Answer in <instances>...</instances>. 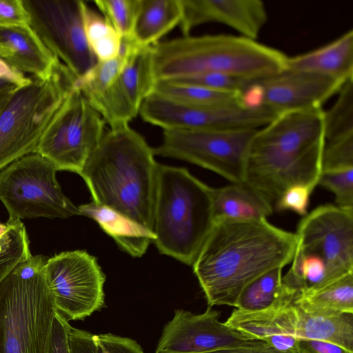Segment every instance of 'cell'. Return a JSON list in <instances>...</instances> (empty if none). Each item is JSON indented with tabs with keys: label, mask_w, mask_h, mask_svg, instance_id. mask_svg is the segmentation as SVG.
Segmentation results:
<instances>
[{
	"label": "cell",
	"mask_w": 353,
	"mask_h": 353,
	"mask_svg": "<svg viewBox=\"0 0 353 353\" xmlns=\"http://www.w3.org/2000/svg\"><path fill=\"white\" fill-rule=\"evenodd\" d=\"M296 245L295 233L267 219L214 222L192 265L208 306L236 307L250 283L292 262Z\"/></svg>",
	"instance_id": "cell-1"
},
{
	"label": "cell",
	"mask_w": 353,
	"mask_h": 353,
	"mask_svg": "<svg viewBox=\"0 0 353 353\" xmlns=\"http://www.w3.org/2000/svg\"><path fill=\"white\" fill-rule=\"evenodd\" d=\"M325 144L322 108L278 114L256 132L244 182L272 205L289 187L319 183Z\"/></svg>",
	"instance_id": "cell-2"
},
{
	"label": "cell",
	"mask_w": 353,
	"mask_h": 353,
	"mask_svg": "<svg viewBox=\"0 0 353 353\" xmlns=\"http://www.w3.org/2000/svg\"><path fill=\"white\" fill-rule=\"evenodd\" d=\"M154 156L153 148L129 125L110 129L79 175L93 202L152 232L159 165Z\"/></svg>",
	"instance_id": "cell-3"
},
{
	"label": "cell",
	"mask_w": 353,
	"mask_h": 353,
	"mask_svg": "<svg viewBox=\"0 0 353 353\" xmlns=\"http://www.w3.org/2000/svg\"><path fill=\"white\" fill-rule=\"evenodd\" d=\"M156 79L219 73L260 79L285 68L282 52L241 36H183L152 46Z\"/></svg>",
	"instance_id": "cell-4"
},
{
	"label": "cell",
	"mask_w": 353,
	"mask_h": 353,
	"mask_svg": "<svg viewBox=\"0 0 353 353\" xmlns=\"http://www.w3.org/2000/svg\"><path fill=\"white\" fill-rule=\"evenodd\" d=\"M214 224L212 188L185 168L159 164L152 222L159 251L192 265Z\"/></svg>",
	"instance_id": "cell-5"
},
{
	"label": "cell",
	"mask_w": 353,
	"mask_h": 353,
	"mask_svg": "<svg viewBox=\"0 0 353 353\" xmlns=\"http://www.w3.org/2000/svg\"><path fill=\"white\" fill-rule=\"evenodd\" d=\"M47 259L31 256L0 283V353H46L57 311L45 279Z\"/></svg>",
	"instance_id": "cell-6"
},
{
	"label": "cell",
	"mask_w": 353,
	"mask_h": 353,
	"mask_svg": "<svg viewBox=\"0 0 353 353\" xmlns=\"http://www.w3.org/2000/svg\"><path fill=\"white\" fill-rule=\"evenodd\" d=\"M77 77L60 60L45 79L16 89L0 112V170L37 147Z\"/></svg>",
	"instance_id": "cell-7"
},
{
	"label": "cell",
	"mask_w": 353,
	"mask_h": 353,
	"mask_svg": "<svg viewBox=\"0 0 353 353\" xmlns=\"http://www.w3.org/2000/svg\"><path fill=\"white\" fill-rule=\"evenodd\" d=\"M56 167L34 152L0 170V201L10 220L68 219L81 215L79 208L63 193Z\"/></svg>",
	"instance_id": "cell-8"
},
{
	"label": "cell",
	"mask_w": 353,
	"mask_h": 353,
	"mask_svg": "<svg viewBox=\"0 0 353 353\" xmlns=\"http://www.w3.org/2000/svg\"><path fill=\"white\" fill-rule=\"evenodd\" d=\"M105 123L75 84L50 120L36 152L58 171L79 174L104 134Z\"/></svg>",
	"instance_id": "cell-9"
},
{
	"label": "cell",
	"mask_w": 353,
	"mask_h": 353,
	"mask_svg": "<svg viewBox=\"0 0 353 353\" xmlns=\"http://www.w3.org/2000/svg\"><path fill=\"white\" fill-rule=\"evenodd\" d=\"M258 130H163L162 141L153 152L210 170L231 183H241Z\"/></svg>",
	"instance_id": "cell-10"
},
{
	"label": "cell",
	"mask_w": 353,
	"mask_h": 353,
	"mask_svg": "<svg viewBox=\"0 0 353 353\" xmlns=\"http://www.w3.org/2000/svg\"><path fill=\"white\" fill-rule=\"evenodd\" d=\"M29 25L46 48L77 77L97 62L84 32L81 0H22Z\"/></svg>",
	"instance_id": "cell-11"
},
{
	"label": "cell",
	"mask_w": 353,
	"mask_h": 353,
	"mask_svg": "<svg viewBox=\"0 0 353 353\" xmlns=\"http://www.w3.org/2000/svg\"><path fill=\"white\" fill-rule=\"evenodd\" d=\"M44 276L56 309L68 321L82 320L103 307L105 276L97 259L85 251L48 259Z\"/></svg>",
	"instance_id": "cell-12"
},
{
	"label": "cell",
	"mask_w": 353,
	"mask_h": 353,
	"mask_svg": "<svg viewBox=\"0 0 353 353\" xmlns=\"http://www.w3.org/2000/svg\"><path fill=\"white\" fill-rule=\"evenodd\" d=\"M294 254L323 267L333 280L353 272V210L321 205L299 222Z\"/></svg>",
	"instance_id": "cell-13"
},
{
	"label": "cell",
	"mask_w": 353,
	"mask_h": 353,
	"mask_svg": "<svg viewBox=\"0 0 353 353\" xmlns=\"http://www.w3.org/2000/svg\"><path fill=\"white\" fill-rule=\"evenodd\" d=\"M139 114L163 130H230L260 129L278 114L263 107L243 103L211 106L184 105L152 93L142 103Z\"/></svg>",
	"instance_id": "cell-14"
},
{
	"label": "cell",
	"mask_w": 353,
	"mask_h": 353,
	"mask_svg": "<svg viewBox=\"0 0 353 353\" xmlns=\"http://www.w3.org/2000/svg\"><path fill=\"white\" fill-rule=\"evenodd\" d=\"M219 316L210 306L201 314L176 310L163 328L154 353H210L259 341L220 322Z\"/></svg>",
	"instance_id": "cell-15"
},
{
	"label": "cell",
	"mask_w": 353,
	"mask_h": 353,
	"mask_svg": "<svg viewBox=\"0 0 353 353\" xmlns=\"http://www.w3.org/2000/svg\"><path fill=\"white\" fill-rule=\"evenodd\" d=\"M157 81L151 46L139 48L114 81L101 94L88 99L110 129L129 125Z\"/></svg>",
	"instance_id": "cell-16"
},
{
	"label": "cell",
	"mask_w": 353,
	"mask_h": 353,
	"mask_svg": "<svg viewBox=\"0 0 353 353\" xmlns=\"http://www.w3.org/2000/svg\"><path fill=\"white\" fill-rule=\"evenodd\" d=\"M344 83L316 74L284 69L256 80L255 86L259 94V105L279 114L322 108Z\"/></svg>",
	"instance_id": "cell-17"
},
{
	"label": "cell",
	"mask_w": 353,
	"mask_h": 353,
	"mask_svg": "<svg viewBox=\"0 0 353 353\" xmlns=\"http://www.w3.org/2000/svg\"><path fill=\"white\" fill-rule=\"evenodd\" d=\"M182 16L179 24L183 36L207 23L227 26L241 37L256 40L268 21L260 0H181Z\"/></svg>",
	"instance_id": "cell-18"
},
{
	"label": "cell",
	"mask_w": 353,
	"mask_h": 353,
	"mask_svg": "<svg viewBox=\"0 0 353 353\" xmlns=\"http://www.w3.org/2000/svg\"><path fill=\"white\" fill-rule=\"evenodd\" d=\"M297 294L296 291L283 284L280 294L270 306L256 310L236 308L224 323L254 340L263 341L279 334L297 337L294 303Z\"/></svg>",
	"instance_id": "cell-19"
},
{
	"label": "cell",
	"mask_w": 353,
	"mask_h": 353,
	"mask_svg": "<svg viewBox=\"0 0 353 353\" xmlns=\"http://www.w3.org/2000/svg\"><path fill=\"white\" fill-rule=\"evenodd\" d=\"M0 60L33 77H49L59 61L30 25L0 26Z\"/></svg>",
	"instance_id": "cell-20"
},
{
	"label": "cell",
	"mask_w": 353,
	"mask_h": 353,
	"mask_svg": "<svg viewBox=\"0 0 353 353\" xmlns=\"http://www.w3.org/2000/svg\"><path fill=\"white\" fill-rule=\"evenodd\" d=\"M343 82L353 78V30L312 51L288 57L285 68Z\"/></svg>",
	"instance_id": "cell-21"
},
{
	"label": "cell",
	"mask_w": 353,
	"mask_h": 353,
	"mask_svg": "<svg viewBox=\"0 0 353 353\" xmlns=\"http://www.w3.org/2000/svg\"><path fill=\"white\" fill-rule=\"evenodd\" d=\"M212 205L214 222L266 219L273 212L272 204L244 181L212 188Z\"/></svg>",
	"instance_id": "cell-22"
},
{
	"label": "cell",
	"mask_w": 353,
	"mask_h": 353,
	"mask_svg": "<svg viewBox=\"0 0 353 353\" xmlns=\"http://www.w3.org/2000/svg\"><path fill=\"white\" fill-rule=\"evenodd\" d=\"M78 208L81 215L98 223L103 231L132 256H141L155 239L152 232L108 208L93 201Z\"/></svg>",
	"instance_id": "cell-23"
},
{
	"label": "cell",
	"mask_w": 353,
	"mask_h": 353,
	"mask_svg": "<svg viewBox=\"0 0 353 353\" xmlns=\"http://www.w3.org/2000/svg\"><path fill=\"white\" fill-rule=\"evenodd\" d=\"M181 0H139L132 39L141 48L151 46L179 26Z\"/></svg>",
	"instance_id": "cell-24"
},
{
	"label": "cell",
	"mask_w": 353,
	"mask_h": 353,
	"mask_svg": "<svg viewBox=\"0 0 353 353\" xmlns=\"http://www.w3.org/2000/svg\"><path fill=\"white\" fill-rule=\"evenodd\" d=\"M295 306L299 339L329 342L353 352V313L312 314Z\"/></svg>",
	"instance_id": "cell-25"
},
{
	"label": "cell",
	"mask_w": 353,
	"mask_h": 353,
	"mask_svg": "<svg viewBox=\"0 0 353 353\" xmlns=\"http://www.w3.org/2000/svg\"><path fill=\"white\" fill-rule=\"evenodd\" d=\"M294 303L312 314L353 313V272L319 289L298 294Z\"/></svg>",
	"instance_id": "cell-26"
},
{
	"label": "cell",
	"mask_w": 353,
	"mask_h": 353,
	"mask_svg": "<svg viewBox=\"0 0 353 353\" xmlns=\"http://www.w3.org/2000/svg\"><path fill=\"white\" fill-rule=\"evenodd\" d=\"M152 93L171 101L194 106L243 103L240 93L219 91L168 80H157Z\"/></svg>",
	"instance_id": "cell-27"
},
{
	"label": "cell",
	"mask_w": 353,
	"mask_h": 353,
	"mask_svg": "<svg viewBox=\"0 0 353 353\" xmlns=\"http://www.w3.org/2000/svg\"><path fill=\"white\" fill-rule=\"evenodd\" d=\"M139 48L131 38L121 37L118 56L109 60L97 61L85 74L77 79V87L87 99L99 95L114 81L130 57Z\"/></svg>",
	"instance_id": "cell-28"
},
{
	"label": "cell",
	"mask_w": 353,
	"mask_h": 353,
	"mask_svg": "<svg viewBox=\"0 0 353 353\" xmlns=\"http://www.w3.org/2000/svg\"><path fill=\"white\" fill-rule=\"evenodd\" d=\"M83 26L88 46L97 61H105L118 56L121 37L112 25L85 2Z\"/></svg>",
	"instance_id": "cell-29"
},
{
	"label": "cell",
	"mask_w": 353,
	"mask_h": 353,
	"mask_svg": "<svg viewBox=\"0 0 353 353\" xmlns=\"http://www.w3.org/2000/svg\"><path fill=\"white\" fill-rule=\"evenodd\" d=\"M70 353H144L134 340L112 334H94L70 326Z\"/></svg>",
	"instance_id": "cell-30"
},
{
	"label": "cell",
	"mask_w": 353,
	"mask_h": 353,
	"mask_svg": "<svg viewBox=\"0 0 353 353\" xmlns=\"http://www.w3.org/2000/svg\"><path fill=\"white\" fill-rule=\"evenodd\" d=\"M332 106L323 110L325 141L353 135V78L346 81Z\"/></svg>",
	"instance_id": "cell-31"
},
{
	"label": "cell",
	"mask_w": 353,
	"mask_h": 353,
	"mask_svg": "<svg viewBox=\"0 0 353 353\" xmlns=\"http://www.w3.org/2000/svg\"><path fill=\"white\" fill-rule=\"evenodd\" d=\"M282 270H271L250 283L242 291L236 308L256 310L270 306L281 292Z\"/></svg>",
	"instance_id": "cell-32"
},
{
	"label": "cell",
	"mask_w": 353,
	"mask_h": 353,
	"mask_svg": "<svg viewBox=\"0 0 353 353\" xmlns=\"http://www.w3.org/2000/svg\"><path fill=\"white\" fill-rule=\"evenodd\" d=\"M7 228L0 236V283L19 263L30 258V242L21 220L6 222Z\"/></svg>",
	"instance_id": "cell-33"
},
{
	"label": "cell",
	"mask_w": 353,
	"mask_h": 353,
	"mask_svg": "<svg viewBox=\"0 0 353 353\" xmlns=\"http://www.w3.org/2000/svg\"><path fill=\"white\" fill-rule=\"evenodd\" d=\"M94 3L121 37H132L139 0H96Z\"/></svg>",
	"instance_id": "cell-34"
},
{
	"label": "cell",
	"mask_w": 353,
	"mask_h": 353,
	"mask_svg": "<svg viewBox=\"0 0 353 353\" xmlns=\"http://www.w3.org/2000/svg\"><path fill=\"white\" fill-rule=\"evenodd\" d=\"M318 185L334 194L337 207L353 210V167L321 172Z\"/></svg>",
	"instance_id": "cell-35"
},
{
	"label": "cell",
	"mask_w": 353,
	"mask_h": 353,
	"mask_svg": "<svg viewBox=\"0 0 353 353\" xmlns=\"http://www.w3.org/2000/svg\"><path fill=\"white\" fill-rule=\"evenodd\" d=\"M256 80L224 74L205 73L168 81L196 85L219 91L243 94L254 83Z\"/></svg>",
	"instance_id": "cell-36"
},
{
	"label": "cell",
	"mask_w": 353,
	"mask_h": 353,
	"mask_svg": "<svg viewBox=\"0 0 353 353\" xmlns=\"http://www.w3.org/2000/svg\"><path fill=\"white\" fill-rule=\"evenodd\" d=\"M353 167V135L325 141L323 171Z\"/></svg>",
	"instance_id": "cell-37"
},
{
	"label": "cell",
	"mask_w": 353,
	"mask_h": 353,
	"mask_svg": "<svg viewBox=\"0 0 353 353\" xmlns=\"http://www.w3.org/2000/svg\"><path fill=\"white\" fill-rule=\"evenodd\" d=\"M314 190L305 185H295L287 188L274 204L278 212L291 210L305 216L311 193Z\"/></svg>",
	"instance_id": "cell-38"
},
{
	"label": "cell",
	"mask_w": 353,
	"mask_h": 353,
	"mask_svg": "<svg viewBox=\"0 0 353 353\" xmlns=\"http://www.w3.org/2000/svg\"><path fill=\"white\" fill-rule=\"evenodd\" d=\"M69 321L59 312L55 313L46 353H70Z\"/></svg>",
	"instance_id": "cell-39"
},
{
	"label": "cell",
	"mask_w": 353,
	"mask_h": 353,
	"mask_svg": "<svg viewBox=\"0 0 353 353\" xmlns=\"http://www.w3.org/2000/svg\"><path fill=\"white\" fill-rule=\"evenodd\" d=\"M22 0H0V26L29 25Z\"/></svg>",
	"instance_id": "cell-40"
},
{
	"label": "cell",
	"mask_w": 353,
	"mask_h": 353,
	"mask_svg": "<svg viewBox=\"0 0 353 353\" xmlns=\"http://www.w3.org/2000/svg\"><path fill=\"white\" fill-rule=\"evenodd\" d=\"M30 81L31 78L26 77L23 73L0 60V92L14 91Z\"/></svg>",
	"instance_id": "cell-41"
},
{
	"label": "cell",
	"mask_w": 353,
	"mask_h": 353,
	"mask_svg": "<svg viewBox=\"0 0 353 353\" xmlns=\"http://www.w3.org/2000/svg\"><path fill=\"white\" fill-rule=\"evenodd\" d=\"M299 347L300 353H353L334 343L312 339H299Z\"/></svg>",
	"instance_id": "cell-42"
},
{
	"label": "cell",
	"mask_w": 353,
	"mask_h": 353,
	"mask_svg": "<svg viewBox=\"0 0 353 353\" xmlns=\"http://www.w3.org/2000/svg\"><path fill=\"white\" fill-rule=\"evenodd\" d=\"M263 341L279 353H300L299 339L294 336L279 334L270 336Z\"/></svg>",
	"instance_id": "cell-43"
},
{
	"label": "cell",
	"mask_w": 353,
	"mask_h": 353,
	"mask_svg": "<svg viewBox=\"0 0 353 353\" xmlns=\"http://www.w3.org/2000/svg\"><path fill=\"white\" fill-rule=\"evenodd\" d=\"M210 353H279L263 341H257L253 344L228 349L220 350Z\"/></svg>",
	"instance_id": "cell-44"
},
{
	"label": "cell",
	"mask_w": 353,
	"mask_h": 353,
	"mask_svg": "<svg viewBox=\"0 0 353 353\" xmlns=\"http://www.w3.org/2000/svg\"><path fill=\"white\" fill-rule=\"evenodd\" d=\"M14 91H3L0 92V112L8 101Z\"/></svg>",
	"instance_id": "cell-45"
}]
</instances>
